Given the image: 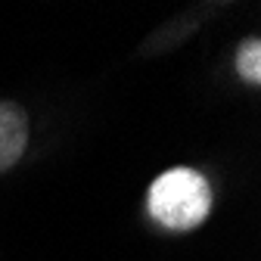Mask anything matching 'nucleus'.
<instances>
[{
	"mask_svg": "<svg viewBox=\"0 0 261 261\" xmlns=\"http://www.w3.org/2000/svg\"><path fill=\"white\" fill-rule=\"evenodd\" d=\"M146 205L155 224L165 230L184 233L199 227L212 212V187L193 168H171L159 174L149 187Z\"/></svg>",
	"mask_w": 261,
	"mask_h": 261,
	"instance_id": "f257e3e1",
	"label": "nucleus"
},
{
	"mask_svg": "<svg viewBox=\"0 0 261 261\" xmlns=\"http://www.w3.org/2000/svg\"><path fill=\"white\" fill-rule=\"evenodd\" d=\"M28 143V115L16 103H0V171L13 168Z\"/></svg>",
	"mask_w": 261,
	"mask_h": 261,
	"instance_id": "f03ea898",
	"label": "nucleus"
},
{
	"mask_svg": "<svg viewBox=\"0 0 261 261\" xmlns=\"http://www.w3.org/2000/svg\"><path fill=\"white\" fill-rule=\"evenodd\" d=\"M237 72L249 84L261 81V41L258 38H246L240 44V50H237Z\"/></svg>",
	"mask_w": 261,
	"mask_h": 261,
	"instance_id": "7ed1b4c3",
	"label": "nucleus"
}]
</instances>
